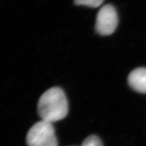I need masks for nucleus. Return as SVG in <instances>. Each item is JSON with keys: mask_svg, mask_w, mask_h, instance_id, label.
I'll return each instance as SVG.
<instances>
[{"mask_svg": "<svg viewBox=\"0 0 146 146\" xmlns=\"http://www.w3.org/2000/svg\"><path fill=\"white\" fill-rule=\"evenodd\" d=\"M37 111L42 120L52 124L63 119L68 113V103L64 91L59 87L46 91L38 100Z\"/></svg>", "mask_w": 146, "mask_h": 146, "instance_id": "obj_1", "label": "nucleus"}, {"mask_svg": "<svg viewBox=\"0 0 146 146\" xmlns=\"http://www.w3.org/2000/svg\"><path fill=\"white\" fill-rule=\"evenodd\" d=\"M27 146H58L52 123L41 120L31 127L26 135Z\"/></svg>", "mask_w": 146, "mask_h": 146, "instance_id": "obj_2", "label": "nucleus"}, {"mask_svg": "<svg viewBox=\"0 0 146 146\" xmlns=\"http://www.w3.org/2000/svg\"><path fill=\"white\" fill-rule=\"evenodd\" d=\"M104 0H74L77 5L85 6L92 8L99 7L104 3Z\"/></svg>", "mask_w": 146, "mask_h": 146, "instance_id": "obj_6", "label": "nucleus"}, {"mask_svg": "<svg viewBox=\"0 0 146 146\" xmlns=\"http://www.w3.org/2000/svg\"><path fill=\"white\" fill-rule=\"evenodd\" d=\"M81 146H103V144L98 136L93 135L86 137Z\"/></svg>", "mask_w": 146, "mask_h": 146, "instance_id": "obj_5", "label": "nucleus"}, {"mask_svg": "<svg viewBox=\"0 0 146 146\" xmlns=\"http://www.w3.org/2000/svg\"><path fill=\"white\" fill-rule=\"evenodd\" d=\"M118 17L115 8L107 4L100 8L96 17V30L103 36L112 34L116 29Z\"/></svg>", "mask_w": 146, "mask_h": 146, "instance_id": "obj_3", "label": "nucleus"}, {"mask_svg": "<svg viewBox=\"0 0 146 146\" xmlns=\"http://www.w3.org/2000/svg\"><path fill=\"white\" fill-rule=\"evenodd\" d=\"M128 82L135 91L146 94V68L139 67L133 70L128 76Z\"/></svg>", "mask_w": 146, "mask_h": 146, "instance_id": "obj_4", "label": "nucleus"}]
</instances>
